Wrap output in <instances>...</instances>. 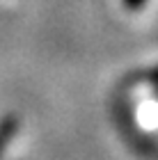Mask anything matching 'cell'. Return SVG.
<instances>
[{"instance_id": "cell-1", "label": "cell", "mask_w": 158, "mask_h": 160, "mask_svg": "<svg viewBox=\"0 0 158 160\" xmlns=\"http://www.w3.org/2000/svg\"><path fill=\"white\" fill-rule=\"evenodd\" d=\"M16 128H18V119H14V117H7V119L0 121V151L12 140V135L16 133Z\"/></svg>"}]
</instances>
